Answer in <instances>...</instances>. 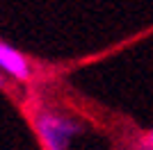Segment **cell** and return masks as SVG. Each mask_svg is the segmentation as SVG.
<instances>
[{
	"mask_svg": "<svg viewBox=\"0 0 153 150\" xmlns=\"http://www.w3.org/2000/svg\"><path fill=\"white\" fill-rule=\"evenodd\" d=\"M140 150H153V130L144 132V134H140Z\"/></svg>",
	"mask_w": 153,
	"mask_h": 150,
	"instance_id": "cell-3",
	"label": "cell"
},
{
	"mask_svg": "<svg viewBox=\"0 0 153 150\" xmlns=\"http://www.w3.org/2000/svg\"><path fill=\"white\" fill-rule=\"evenodd\" d=\"M5 87V77H2V71H0V89Z\"/></svg>",
	"mask_w": 153,
	"mask_h": 150,
	"instance_id": "cell-4",
	"label": "cell"
},
{
	"mask_svg": "<svg viewBox=\"0 0 153 150\" xmlns=\"http://www.w3.org/2000/svg\"><path fill=\"white\" fill-rule=\"evenodd\" d=\"M0 71L23 84L34 77V64L30 62V57H25L21 50L5 41H0Z\"/></svg>",
	"mask_w": 153,
	"mask_h": 150,
	"instance_id": "cell-2",
	"label": "cell"
},
{
	"mask_svg": "<svg viewBox=\"0 0 153 150\" xmlns=\"http://www.w3.org/2000/svg\"><path fill=\"white\" fill-rule=\"evenodd\" d=\"M32 125L46 150H69L71 141L85 132V123L62 109L39 105L32 112Z\"/></svg>",
	"mask_w": 153,
	"mask_h": 150,
	"instance_id": "cell-1",
	"label": "cell"
}]
</instances>
